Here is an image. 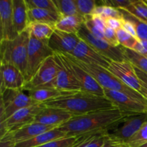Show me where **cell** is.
Listing matches in <instances>:
<instances>
[{"instance_id":"cell-20","label":"cell","mask_w":147,"mask_h":147,"mask_svg":"<svg viewBox=\"0 0 147 147\" xmlns=\"http://www.w3.org/2000/svg\"><path fill=\"white\" fill-rule=\"evenodd\" d=\"M56 128L53 126H46V125L42 124V123H37V122H33L30 124L24 126L14 131L8 133L6 135L9 136L15 144L19 142H24V141L29 140L30 139L35 137L38 135L47 132L48 131L53 130Z\"/></svg>"},{"instance_id":"cell-2","label":"cell","mask_w":147,"mask_h":147,"mask_svg":"<svg viewBox=\"0 0 147 147\" xmlns=\"http://www.w3.org/2000/svg\"><path fill=\"white\" fill-rule=\"evenodd\" d=\"M43 104L48 107L63 109L74 116L116 109L115 105L107 98L83 91L65 95L48 100Z\"/></svg>"},{"instance_id":"cell-46","label":"cell","mask_w":147,"mask_h":147,"mask_svg":"<svg viewBox=\"0 0 147 147\" xmlns=\"http://www.w3.org/2000/svg\"><path fill=\"white\" fill-rule=\"evenodd\" d=\"M14 146L15 142L7 135L0 139V147H14Z\"/></svg>"},{"instance_id":"cell-44","label":"cell","mask_w":147,"mask_h":147,"mask_svg":"<svg viewBox=\"0 0 147 147\" xmlns=\"http://www.w3.org/2000/svg\"><path fill=\"white\" fill-rule=\"evenodd\" d=\"M134 50L147 57V40H139Z\"/></svg>"},{"instance_id":"cell-29","label":"cell","mask_w":147,"mask_h":147,"mask_svg":"<svg viewBox=\"0 0 147 147\" xmlns=\"http://www.w3.org/2000/svg\"><path fill=\"white\" fill-rule=\"evenodd\" d=\"M124 20L131 22L134 25L139 40H147V24L138 19L124 9H119Z\"/></svg>"},{"instance_id":"cell-14","label":"cell","mask_w":147,"mask_h":147,"mask_svg":"<svg viewBox=\"0 0 147 147\" xmlns=\"http://www.w3.org/2000/svg\"><path fill=\"white\" fill-rule=\"evenodd\" d=\"M80 41L77 34L55 30L48 40V46L54 53L71 55Z\"/></svg>"},{"instance_id":"cell-13","label":"cell","mask_w":147,"mask_h":147,"mask_svg":"<svg viewBox=\"0 0 147 147\" xmlns=\"http://www.w3.org/2000/svg\"><path fill=\"white\" fill-rule=\"evenodd\" d=\"M61 55L63 56L69 70L81 87L82 91L105 97L103 88L89 73H88L77 64L69 60L64 55Z\"/></svg>"},{"instance_id":"cell-36","label":"cell","mask_w":147,"mask_h":147,"mask_svg":"<svg viewBox=\"0 0 147 147\" xmlns=\"http://www.w3.org/2000/svg\"><path fill=\"white\" fill-rule=\"evenodd\" d=\"M105 133L92 135L79 147H103L106 139Z\"/></svg>"},{"instance_id":"cell-37","label":"cell","mask_w":147,"mask_h":147,"mask_svg":"<svg viewBox=\"0 0 147 147\" xmlns=\"http://www.w3.org/2000/svg\"><path fill=\"white\" fill-rule=\"evenodd\" d=\"M84 17V24L86 25V28L88 30V31L90 32L91 34H93L95 37L105 40L104 30H103V29L100 28L98 26H97L94 22H93V20H92L91 15H88Z\"/></svg>"},{"instance_id":"cell-9","label":"cell","mask_w":147,"mask_h":147,"mask_svg":"<svg viewBox=\"0 0 147 147\" xmlns=\"http://www.w3.org/2000/svg\"><path fill=\"white\" fill-rule=\"evenodd\" d=\"M105 97L110 100L117 109L126 115L147 113V101L136 98L126 93L103 89Z\"/></svg>"},{"instance_id":"cell-41","label":"cell","mask_w":147,"mask_h":147,"mask_svg":"<svg viewBox=\"0 0 147 147\" xmlns=\"http://www.w3.org/2000/svg\"><path fill=\"white\" fill-rule=\"evenodd\" d=\"M104 37L105 40L111 45L116 46V47L120 46L117 38V35H116V30L106 27V28L104 30Z\"/></svg>"},{"instance_id":"cell-18","label":"cell","mask_w":147,"mask_h":147,"mask_svg":"<svg viewBox=\"0 0 147 147\" xmlns=\"http://www.w3.org/2000/svg\"><path fill=\"white\" fill-rule=\"evenodd\" d=\"M12 6V0L0 1V41L11 40L18 36L14 30Z\"/></svg>"},{"instance_id":"cell-28","label":"cell","mask_w":147,"mask_h":147,"mask_svg":"<svg viewBox=\"0 0 147 147\" xmlns=\"http://www.w3.org/2000/svg\"><path fill=\"white\" fill-rule=\"evenodd\" d=\"M123 51L127 61H129L134 67L142 70L147 74V57L131 49L125 48L123 47Z\"/></svg>"},{"instance_id":"cell-43","label":"cell","mask_w":147,"mask_h":147,"mask_svg":"<svg viewBox=\"0 0 147 147\" xmlns=\"http://www.w3.org/2000/svg\"><path fill=\"white\" fill-rule=\"evenodd\" d=\"M122 29L124 30L126 32H128L129 34H130L131 35H132L134 37H135V38L138 40L137 34H136V30H135V27L131 22L123 19V24H122Z\"/></svg>"},{"instance_id":"cell-48","label":"cell","mask_w":147,"mask_h":147,"mask_svg":"<svg viewBox=\"0 0 147 147\" xmlns=\"http://www.w3.org/2000/svg\"><path fill=\"white\" fill-rule=\"evenodd\" d=\"M103 147H121V146L120 145L114 143V142H113L112 141H111L110 139H109L106 137V141H105V143L104 144H103Z\"/></svg>"},{"instance_id":"cell-32","label":"cell","mask_w":147,"mask_h":147,"mask_svg":"<svg viewBox=\"0 0 147 147\" xmlns=\"http://www.w3.org/2000/svg\"><path fill=\"white\" fill-rule=\"evenodd\" d=\"M147 142V121L138 131L137 133L121 147H139Z\"/></svg>"},{"instance_id":"cell-6","label":"cell","mask_w":147,"mask_h":147,"mask_svg":"<svg viewBox=\"0 0 147 147\" xmlns=\"http://www.w3.org/2000/svg\"><path fill=\"white\" fill-rule=\"evenodd\" d=\"M38 104L42 103L33 100L28 94L23 93V90L5 89L1 93L0 123L21 109Z\"/></svg>"},{"instance_id":"cell-25","label":"cell","mask_w":147,"mask_h":147,"mask_svg":"<svg viewBox=\"0 0 147 147\" xmlns=\"http://www.w3.org/2000/svg\"><path fill=\"white\" fill-rule=\"evenodd\" d=\"M84 22L85 17L79 14L61 17V19L55 24V28L65 32L77 34Z\"/></svg>"},{"instance_id":"cell-27","label":"cell","mask_w":147,"mask_h":147,"mask_svg":"<svg viewBox=\"0 0 147 147\" xmlns=\"http://www.w3.org/2000/svg\"><path fill=\"white\" fill-rule=\"evenodd\" d=\"M94 135V134H93ZM92 135L80 136H66L50 142L38 147H79Z\"/></svg>"},{"instance_id":"cell-33","label":"cell","mask_w":147,"mask_h":147,"mask_svg":"<svg viewBox=\"0 0 147 147\" xmlns=\"http://www.w3.org/2000/svg\"><path fill=\"white\" fill-rule=\"evenodd\" d=\"M116 35H117V38L120 45L125 47V48L134 50L135 45L139 41V40L134 37L133 36L131 35L128 32H126L122 28L116 30Z\"/></svg>"},{"instance_id":"cell-31","label":"cell","mask_w":147,"mask_h":147,"mask_svg":"<svg viewBox=\"0 0 147 147\" xmlns=\"http://www.w3.org/2000/svg\"><path fill=\"white\" fill-rule=\"evenodd\" d=\"M124 9L147 24V4L145 1L134 0L132 4Z\"/></svg>"},{"instance_id":"cell-50","label":"cell","mask_w":147,"mask_h":147,"mask_svg":"<svg viewBox=\"0 0 147 147\" xmlns=\"http://www.w3.org/2000/svg\"><path fill=\"white\" fill-rule=\"evenodd\" d=\"M146 1V3L147 4V1Z\"/></svg>"},{"instance_id":"cell-35","label":"cell","mask_w":147,"mask_h":147,"mask_svg":"<svg viewBox=\"0 0 147 147\" xmlns=\"http://www.w3.org/2000/svg\"><path fill=\"white\" fill-rule=\"evenodd\" d=\"M75 2L77 7L78 13L83 17L91 15L97 6L95 0H75Z\"/></svg>"},{"instance_id":"cell-17","label":"cell","mask_w":147,"mask_h":147,"mask_svg":"<svg viewBox=\"0 0 147 147\" xmlns=\"http://www.w3.org/2000/svg\"><path fill=\"white\" fill-rule=\"evenodd\" d=\"M1 93L5 89L23 90L26 80L23 73L15 66L1 64Z\"/></svg>"},{"instance_id":"cell-21","label":"cell","mask_w":147,"mask_h":147,"mask_svg":"<svg viewBox=\"0 0 147 147\" xmlns=\"http://www.w3.org/2000/svg\"><path fill=\"white\" fill-rule=\"evenodd\" d=\"M12 4L14 30L17 34H20L27 30L28 27V9L25 0H12Z\"/></svg>"},{"instance_id":"cell-19","label":"cell","mask_w":147,"mask_h":147,"mask_svg":"<svg viewBox=\"0 0 147 147\" xmlns=\"http://www.w3.org/2000/svg\"><path fill=\"white\" fill-rule=\"evenodd\" d=\"M73 117L72 113L63 109L45 106L44 109L36 116L34 122L58 128Z\"/></svg>"},{"instance_id":"cell-16","label":"cell","mask_w":147,"mask_h":147,"mask_svg":"<svg viewBox=\"0 0 147 147\" xmlns=\"http://www.w3.org/2000/svg\"><path fill=\"white\" fill-rule=\"evenodd\" d=\"M70 55L86 64L96 65L106 69L109 68L111 62L97 53L88 44L82 40H80Z\"/></svg>"},{"instance_id":"cell-11","label":"cell","mask_w":147,"mask_h":147,"mask_svg":"<svg viewBox=\"0 0 147 147\" xmlns=\"http://www.w3.org/2000/svg\"><path fill=\"white\" fill-rule=\"evenodd\" d=\"M57 66L55 56H51L42 63L30 81L25 83L23 90H32L42 87H55Z\"/></svg>"},{"instance_id":"cell-26","label":"cell","mask_w":147,"mask_h":147,"mask_svg":"<svg viewBox=\"0 0 147 147\" xmlns=\"http://www.w3.org/2000/svg\"><path fill=\"white\" fill-rule=\"evenodd\" d=\"M27 30L30 34L40 40H49L54 32V27L47 24L39 22H31L28 24Z\"/></svg>"},{"instance_id":"cell-38","label":"cell","mask_w":147,"mask_h":147,"mask_svg":"<svg viewBox=\"0 0 147 147\" xmlns=\"http://www.w3.org/2000/svg\"><path fill=\"white\" fill-rule=\"evenodd\" d=\"M102 17L106 19V20L110 18L119 19V20L123 19V15H122V13L121 12L120 10L114 8V7L104 5H103V14H102Z\"/></svg>"},{"instance_id":"cell-23","label":"cell","mask_w":147,"mask_h":147,"mask_svg":"<svg viewBox=\"0 0 147 147\" xmlns=\"http://www.w3.org/2000/svg\"><path fill=\"white\" fill-rule=\"evenodd\" d=\"M28 24L31 22H39L55 27L57 22L61 19L60 14L55 11L42 9H31L27 10Z\"/></svg>"},{"instance_id":"cell-4","label":"cell","mask_w":147,"mask_h":147,"mask_svg":"<svg viewBox=\"0 0 147 147\" xmlns=\"http://www.w3.org/2000/svg\"><path fill=\"white\" fill-rule=\"evenodd\" d=\"M64 55L66 56L69 60L80 66L83 70H86L88 73H89L103 89L121 91L130 95L134 98L146 100L140 93L135 91L133 89L130 88L127 86L123 84L116 76H113L108 69L98 65H96L86 64V63L77 60L70 55Z\"/></svg>"},{"instance_id":"cell-7","label":"cell","mask_w":147,"mask_h":147,"mask_svg":"<svg viewBox=\"0 0 147 147\" xmlns=\"http://www.w3.org/2000/svg\"><path fill=\"white\" fill-rule=\"evenodd\" d=\"M55 53L48 46V40H40L30 34L26 83L30 81L42 63Z\"/></svg>"},{"instance_id":"cell-39","label":"cell","mask_w":147,"mask_h":147,"mask_svg":"<svg viewBox=\"0 0 147 147\" xmlns=\"http://www.w3.org/2000/svg\"><path fill=\"white\" fill-rule=\"evenodd\" d=\"M136 71V75L139 79V82L141 84L140 93L147 101V74L144 73L142 70H139L136 67H134Z\"/></svg>"},{"instance_id":"cell-3","label":"cell","mask_w":147,"mask_h":147,"mask_svg":"<svg viewBox=\"0 0 147 147\" xmlns=\"http://www.w3.org/2000/svg\"><path fill=\"white\" fill-rule=\"evenodd\" d=\"M30 32L25 30L11 40L0 41L1 64L15 66L25 78L27 67Z\"/></svg>"},{"instance_id":"cell-42","label":"cell","mask_w":147,"mask_h":147,"mask_svg":"<svg viewBox=\"0 0 147 147\" xmlns=\"http://www.w3.org/2000/svg\"><path fill=\"white\" fill-rule=\"evenodd\" d=\"M123 20H119V19H114V18H110L106 20V27L111 28L114 30H118L119 29L122 28V24H123Z\"/></svg>"},{"instance_id":"cell-24","label":"cell","mask_w":147,"mask_h":147,"mask_svg":"<svg viewBox=\"0 0 147 147\" xmlns=\"http://www.w3.org/2000/svg\"><path fill=\"white\" fill-rule=\"evenodd\" d=\"M27 94L35 101L40 103H44L48 100H53L71 93L61 91L54 87H42L28 90Z\"/></svg>"},{"instance_id":"cell-22","label":"cell","mask_w":147,"mask_h":147,"mask_svg":"<svg viewBox=\"0 0 147 147\" xmlns=\"http://www.w3.org/2000/svg\"><path fill=\"white\" fill-rule=\"evenodd\" d=\"M66 136H67L65 132L62 131L58 128H56L38 135L32 139L15 144L14 147H38L56 139H61Z\"/></svg>"},{"instance_id":"cell-12","label":"cell","mask_w":147,"mask_h":147,"mask_svg":"<svg viewBox=\"0 0 147 147\" xmlns=\"http://www.w3.org/2000/svg\"><path fill=\"white\" fill-rule=\"evenodd\" d=\"M54 56L57 66L55 87L67 93L82 91L81 87L67 67L63 56L58 53H55Z\"/></svg>"},{"instance_id":"cell-8","label":"cell","mask_w":147,"mask_h":147,"mask_svg":"<svg viewBox=\"0 0 147 147\" xmlns=\"http://www.w3.org/2000/svg\"><path fill=\"white\" fill-rule=\"evenodd\" d=\"M80 40L86 42L93 50L111 61H127L123 51L122 46H113L104 40L95 37L88 31L84 24L81 26L77 33Z\"/></svg>"},{"instance_id":"cell-40","label":"cell","mask_w":147,"mask_h":147,"mask_svg":"<svg viewBox=\"0 0 147 147\" xmlns=\"http://www.w3.org/2000/svg\"><path fill=\"white\" fill-rule=\"evenodd\" d=\"M134 0H126V1H123V0H121V1H118V0H105V1H102V5L104 6H109V7H114V8L118 9H126L128 7L131 5L133 2Z\"/></svg>"},{"instance_id":"cell-1","label":"cell","mask_w":147,"mask_h":147,"mask_svg":"<svg viewBox=\"0 0 147 147\" xmlns=\"http://www.w3.org/2000/svg\"><path fill=\"white\" fill-rule=\"evenodd\" d=\"M126 115L119 109H109L74 116L59 126L67 136H80L105 133L114 127Z\"/></svg>"},{"instance_id":"cell-15","label":"cell","mask_w":147,"mask_h":147,"mask_svg":"<svg viewBox=\"0 0 147 147\" xmlns=\"http://www.w3.org/2000/svg\"><path fill=\"white\" fill-rule=\"evenodd\" d=\"M108 70L123 84L140 93L141 84L134 66L129 61L111 62Z\"/></svg>"},{"instance_id":"cell-10","label":"cell","mask_w":147,"mask_h":147,"mask_svg":"<svg viewBox=\"0 0 147 147\" xmlns=\"http://www.w3.org/2000/svg\"><path fill=\"white\" fill-rule=\"evenodd\" d=\"M45 108V105H35L18 111L11 116L0 123V139L7 134L14 131L24 126L34 122L35 117Z\"/></svg>"},{"instance_id":"cell-49","label":"cell","mask_w":147,"mask_h":147,"mask_svg":"<svg viewBox=\"0 0 147 147\" xmlns=\"http://www.w3.org/2000/svg\"><path fill=\"white\" fill-rule=\"evenodd\" d=\"M139 147H147V142H146V143H145L144 144L142 145V146H139Z\"/></svg>"},{"instance_id":"cell-34","label":"cell","mask_w":147,"mask_h":147,"mask_svg":"<svg viewBox=\"0 0 147 147\" xmlns=\"http://www.w3.org/2000/svg\"><path fill=\"white\" fill-rule=\"evenodd\" d=\"M25 2L28 9H42L58 13L53 0H25Z\"/></svg>"},{"instance_id":"cell-45","label":"cell","mask_w":147,"mask_h":147,"mask_svg":"<svg viewBox=\"0 0 147 147\" xmlns=\"http://www.w3.org/2000/svg\"><path fill=\"white\" fill-rule=\"evenodd\" d=\"M92 20H93V22L96 24L97 26H98L100 28L103 29V30H105V29L106 28V19L103 18L102 16H96V15H92Z\"/></svg>"},{"instance_id":"cell-30","label":"cell","mask_w":147,"mask_h":147,"mask_svg":"<svg viewBox=\"0 0 147 147\" xmlns=\"http://www.w3.org/2000/svg\"><path fill=\"white\" fill-rule=\"evenodd\" d=\"M61 17L78 15L75 0H53Z\"/></svg>"},{"instance_id":"cell-47","label":"cell","mask_w":147,"mask_h":147,"mask_svg":"<svg viewBox=\"0 0 147 147\" xmlns=\"http://www.w3.org/2000/svg\"><path fill=\"white\" fill-rule=\"evenodd\" d=\"M103 11V5H99L96 6L95 9L93 10V14L92 15H96V16H102Z\"/></svg>"},{"instance_id":"cell-5","label":"cell","mask_w":147,"mask_h":147,"mask_svg":"<svg viewBox=\"0 0 147 147\" xmlns=\"http://www.w3.org/2000/svg\"><path fill=\"white\" fill-rule=\"evenodd\" d=\"M146 121L147 113L129 115L106 131L105 135L114 143L122 145L134 136Z\"/></svg>"}]
</instances>
